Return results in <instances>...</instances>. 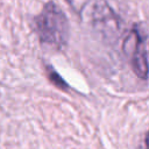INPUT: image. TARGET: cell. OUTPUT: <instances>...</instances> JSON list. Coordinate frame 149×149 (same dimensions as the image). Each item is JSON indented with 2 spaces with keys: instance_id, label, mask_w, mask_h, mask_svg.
Returning <instances> with one entry per match:
<instances>
[{
  "instance_id": "obj_4",
  "label": "cell",
  "mask_w": 149,
  "mask_h": 149,
  "mask_svg": "<svg viewBox=\"0 0 149 149\" xmlns=\"http://www.w3.org/2000/svg\"><path fill=\"white\" fill-rule=\"evenodd\" d=\"M66 1H68L69 3H72V1H73V0H66Z\"/></svg>"
},
{
  "instance_id": "obj_2",
  "label": "cell",
  "mask_w": 149,
  "mask_h": 149,
  "mask_svg": "<svg viewBox=\"0 0 149 149\" xmlns=\"http://www.w3.org/2000/svg\"><path fill=\"white\" fill-rule=\"evenodd\" d=\"M123 52L129 57L137 77L147 79V29L144 23H135L123 42Z\"/></svg>"
},
{
  "instance_id": "obj_1",
  "label": "cell",
  "mask_w": 149,
  "mask_h": 149,
  "mask_svg": "<svg viewBox=\"0 0 149 149\" xmlns=\"http://www.w3.org/2000/svg\"><path fill=\"white\" fill-rule=\"evenodd\" d=\"M33 29L42 44L61 49L68 43L70 31L68 17L52 1L47 2L42 12L34 17Z\"/></svg>"
},
{
  "instance_id": "obj_3",
  "label": "cell",
  "mask_w": 149,
  "mask_h": 149,
  "mask_svg": "<svg viewBox=\"0 0 149 149\" xmlns=\"http://www.w3.org/2000/svg\"><path fill=\"white\" fill-rule=\"evenodd\" d=\"M47 69H48V71H47L48 78H49V80H50L55 86H57L58 88H61V90H63V91H65V90L69 88V85L66 84V81H65L50 65H47Z\"/></svg>"
}]
</instances>
